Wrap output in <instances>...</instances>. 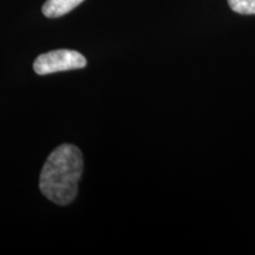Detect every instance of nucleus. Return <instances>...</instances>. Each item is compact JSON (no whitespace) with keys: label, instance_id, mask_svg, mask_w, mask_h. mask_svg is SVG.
Wrapping results in <instances>:
<instances>
[{"label":"nucleus","instance_id":"obj_1","mask_svg":"<svg viewBox=\"0 0 255 255\" xmlns=\"http://www.w3.org/2000/svg\"><path fill=\"white\" fill-rule=\"evenodd\" d=\"M82 173V151L69 143L59 145L51 152L41 169L40 191L56 205H69L77 196Z\"/></svg>","mask_w":255,"mask_h":255},{"label":"nucleus","instance_id":"obj_2","mask_svg":"<svg viewBox=\"0 0 255 255\" xmlns=\"http://www.w3.org/2000/svg\"><path fill=\"white\" fill-rule=\"evenodd\" d=\"M87 66V58L75 50H55L38 56L33 63L37 75H50L60 71L83 69Z\"/></svg>","mask_w":255,"mask_h":255},{"label":"nucleus","instance_id":"obj_3","mask_svg":"<svg viewBox=\"0 0 255 255\" xmlns=\"http://www.w3.org/2000/svg\"><path fill=\"white\" fill-rule=\"evenodd\" d=\"M83 1L84 0H46L41 11L47 18H58L69 13Z\"/></svg>","mask_w":255,"mask_h":255},{"label":"nucleus","instance_id":"obj_4","mask_svg":"<svg viewBox=\"0 0 255 255\" xmlns=\"http://www.w3.org/2000/svg\"><path fill=\"white\" fill-rule=\"evenodd\" d=\"M228 5L239 14H255V0H228Z\"/></svg>","mask_w":255,"mask_h":255}]
</instances>
